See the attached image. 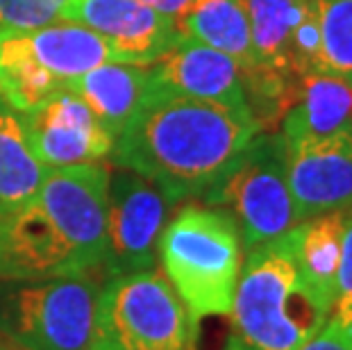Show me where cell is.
I'll return each instance as SVG.
<instances>
[{"instance_id": "9", "label": "cell", "mask_w": 352, "mask_h": 350, "mask_svg": "<svg viewBox=\"0 0 352 350\" xmlns=\"http://www.w3.org/2000/svg\"><path fill=\"white\" fill-rule=\"evenodd\" d=\"M175 200L148 177L109 171L104 250L100 269L107 278L155 269L162 232Z\"/></svg>"}, {"instance_id": "6", "label": "cell", "mask_w": 352, "mask_h": 350, "mask_svg": "<svg viewBox=\"0 0 352 350\" xmlns=\"http://www.w3.org/2000/svg\"><path fill=\"white\" fill-rule=\"evenodd\" d=\"M104 62L121 59L98 34L78 23L0 28V100L28 111Z\"/></svg>"}, {"instance_id": "17", "label": "cell", "mask_w": 352, "mask_h": 350, "mask_svg": "<svg viewBox=\"0 0 352 350\" xmlns=\"http://www.w3.org/2000/svg\"><path fill=\"white\" fill-rule=\"evenodd\" d=\"M175 25L186 39L226 53L248 73L259 71L241 0H191Z\"/></svg>"}, {"instance_id": "2", "label": "cell", "mask_w": 352, "mask_h": 350, "mask_svg": "<svg viewBox=\"0 0 352 350\" xmlns=\"http://www.w3.org/2000/svg\"><path fill=\"white\" fill-rule=\"evenodd\" d=\"M109 168H52L36 193L0 212V282H32L100 269Z\"/></svg>"}, {"instance_id": "14", "label": "cell", "mask_w": 352, "mask_h": 350, "mask_svg": "<svg viewBox=\"0 0 352 350\" xmlns=\"http://www.w3.org/2000/svg\"><path fill=\"white\" fill-rule=\"evenodd\" d=\"M287 180L298 221L352 207V130L287 144Z\"/></svg>"}, {"instance_id": "13", "label": "cell", "mask_w": 352, "mask_h": 350, "mask_svg": "<svg viewBox=\"0 0 352 350\" xmlns=\"http://www.w3.org/2000/svg\"><path fill=\"white\" fill-rule=\"evenodd\" d=\"M59 21L91 30L125 64L148 66L179 32L173 19L141 0H66Z\"/></svg>"}, {"instance_id": "18", "label": "cell", "mask_w": 352, "mask_h": 350, "mask_svg": "<svg viewBox=\"0 0 352 350\" xmlns=\"http://www.w3.org/2000/svg\"><path fill=\"white\" fill-rule=\"evenodd\" d=\"M50 171L30 146L23 111L0 100V212L36 193Z\"/></svg>"}, {"instance_id": "23", "label": "cell", "mask_w": 352, "mask_h": 350, "mask_svg": "<svg viewBox=\"0 0 352 350\" xmlns=\"http://www.w3.org/2000/svg\"><path fill=\"white\" fill-rule=\"evenodd\" d=\"M302 350H352V327L341 325L334 316H329L320 332Z\"/></svg>"}, {"instance_id": "20", "label": "cell", "mask_w": 352, "mask_h": 350, "mask_svg": "<svg viewBox=\"0 0 352 350\" xmlns=\"http://www.w3.org/2000/svg\"><path fill=\"white\" fill-rule=\"evenodd\" d=\"M316 14L325 73L352 85V0H309Z\"/></svg>"}, {"instance_id": "21", "label": "cell", "mask_w": 352, "mask_h": 350, "mask_svg": "<svg viewBox=\"0 0 352 350\" xmlns=\"http://www.w3.org/2000/svg\"><path fill=\"white\" fill-rule=\"evenodd\" d=\"M66 0H0V28H39L59 21Z\"/></svg>"}, {"instance_id": "10", "label": "cell", "mask_w": 352, "mask_h": 350, "mask_svg": "<svg viewBox=\"0 0 352 350\" xmlns=\"http://www.w3.org/2000/svg\"><path fill=\"white\" fill-rule=\"evenodd\" d=\"M257 66L291 82L325 73L316 14L309 0H241Z\"/></svg>"}, {"instance_id": "22", "label": "cell", "mask_w": 352, "mask_h": 350, "mask_svg": "<svg viewBox=\"0 0 352 350\" xmlns=\"http://www.w3.org/2000/svg\"><path fill=\"white\" fill-rule=\"evenodd\" d=\"M332 316L341 325L352 327V207L346 210V223H343L341 259H339V273H336Z\"/></svg>"}, {"instance_id": "7", "label": "cell", "mask_w": 352, "mask_h": 350, "mask_svg": "<svg viewBox=\"0 0 352 350\" xmlns=\"http://www.w3.org/2000/svg\"><path fill=\"white\" fill-rule=\"evenodd\" d=\"M98 294L89 273L0 282V337L16 350H89Z\"/></svg>"}, {"instance_id": "5", "label": "cell", "mask_w": 352, "mask_h": 350, "mask_svg": "<svg viewBox=\"0 0 352 350\" xmlns=\"http://www.w3.org/2000/svg\"><path fill=\"white\" fill-rule=\"evenodd\" d=\"M200 321L157 269L100 287L89 350H198Z\"/></svg>"}, {"instance_id": "11", "label": "cell", "mask_w": 352, "mask_h": 350, "mask_svg": "<svg viewBox=\"0 0 352 350\" xmlns=\"http://www.w3.org/2000/svg\"><path fill=\"white\" fill-rule=\"evenodd\" d=\"M30 146L48 168L100 164L111 157L116 137L69 89H59L23 111Z\"/></svg>"}, {"instance_id": "4", "label": "cell", "mask_w": 352, "mask_h": 350, "mask_svg": "<svg viewBox=\"0 0 352 350\" xmlns=\"http://www.w3.org/2000/svg\"><path fill=\"white\" fill-rule=\"evenodd\" d=\"M239 226L228 210L186 205L166 223L157 257L193 318L228 316L243 266Z\"/></svg>"}, {"instance_id": "24", "label": "cell", "mask_w": 352, "mask_h": 350, "mask_svg": "<svg viewBox=\"0 0 352 350\" xmlns=\"http://www.w3.org/2000/svg\"><path fill=\"white\" fill-rule=\"evenodd\" d=\"M141 3L153 7V10L164 14V17L177 21L186 12V7L191 5V0H141Z\"/></svg>"}, {"instance_id": "16", "label": "cell", "mask_w": 352, "mask_h": 350, "mask_svg": "<svg viewBox=\"0 0 352 350\" xmlns=\"http://www.w3.org/2000/svg\"><path fill=\"white\" fill-rule=\"evenodd\" d=\"M280 125V135L287 144L352 130V85L332 73L298 78Z\"/></svg>"}, {"instance_id": "8", "label": "cell", "mask_w": 352, "mask_h": 350, "mask_svg": "<svg viewBox=\"0 0 352 350\" xmlns=\"http://www.w3.org/2000/svg\"><path fill=\"white\" fill-rule=\"evenodd\" d=\"M202 200L234 216L245 252L298 226L287 180V144L280 132L254 137L230 173Z\"/></svg>"}, {"instance_id": "25", "label": "cell", "mask_w": 352, "mask_h": 350, "mask_svg": "<svg viewBox=\"0 0 352 350\" xmlns=\"http://www.w3.org/2000/svg\"><path fill=\"white\" fill-rule=\"evenodd\" d=\"M0 350H16V348L10 346V344H5V341H0Z\"/></svg>"}, {"instance_id": "3", "label": "cell", "mask_w": 352, "mask_h": 350, "mask_svg": "<svg viewBox=\"0 0 352 350\" xmlns=\"http://www.w3.org/2000/svg\"><path fill=\"white\" fill-rule=\"evenodd\" d=\"M291 230L245 252L226 350H302L332 316V298L298 264Z\"/></svg>"}, {"instance_id": "12", "label": "cell", "mask_w": 352, "mask_h": 350, "mask_svg": "<svg viewBox=\"0 0 352 350\" xmlns=\"http://www.w3.org/2000/svg\"><path fill=\"white\" fill-rule=\"evenodd\" d=\"M148 73L155 94L250 109L248 71L226 53L182 34L153 64H148Z\"/></svg>"}, {"instance_id": "1", "label": "cell", "mask_w": 352, "mask_h": 350, "mask_svg": "<svg viewBox=\"0 0 352 350\" xmlns=\"http://www.w3.org/2000/svg\"><path fill=\"white\" fill-rule=\"evenodd\" d=\"M261 132L250 109L155 94L116 137L111 160L179 203L205 198Z\"/></svg>"}, {"instance_id": "15", "label": "cell", "mask_w": 352, "mask_h": 350, "mask_svg": "<svg viewBox=\"0 0 352 350\" xmlns=\"http://www.w3.org/2000/svg\"><path fill=\"white\" fill-rule=\"evenodd\" d=\"M64 89L76 94L114 137L121 135L155 96L148 66L125 62L94 66L66 82Z\"/></svg>"}, {"instance_id": "19", "label": "cell", "mask_w": 352, "mask_h": 350, "mask_svg": "<svg viewBox=\"0 0 352 350\" xmlns=\"http://www.w3.org/2000/svg\"><path fill=\"white\" fill-rule=\"evenodd\" d=\"M343 223H346V210H339L311 216V219L300 221L291 230L296 257L302 273L311 285H316L325 296L332 298V303L341 259Z\"/></svg>"}]
</instances>
